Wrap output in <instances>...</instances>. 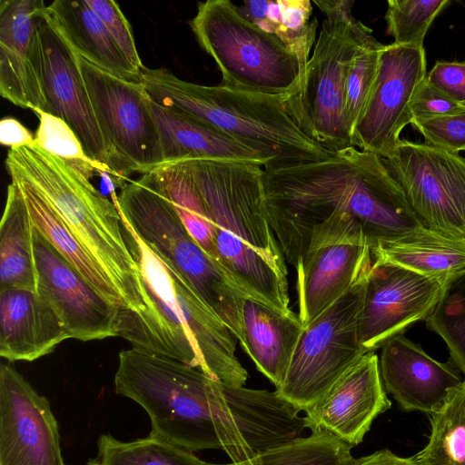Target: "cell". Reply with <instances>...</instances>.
<instances>
[{"label": "cell", "instance_id": "cell-28", "mask_svg": "<svg viewBox=\"0 0 465 465\" xmlns=\"http://www.w3.org/2000/svg\"><path fill=\"white\" fill-rule=\"evenodd\" d=\"M32 229L22 191L11 181L0 224V289L35 291Z\"/></svg>", "mask_w": 465, "mask_h": 465}, {"label": "cell", "instance_id": "cell-38", "mask_svg": "<svg viewBox=\"0 0 465 465\" xmlns=\"http://www.w3.org/2000/svg\"><path fill=\"white\" fill-rule=\"evenodd\" d=\"M86 3L104 23L125 59L140 74L144 65L139 56L131 25L118 4L112 0H86Z\"/></svg>", "mask_w": 465, "mask_h": 465}, {"label": "cell", "instance_id": "cell-29", "mask_svg": "<svg viewBox=\"0 0 465 465\" xmlns=\"http://www.w3.org/2000/svg\"><path fill=\"white\" fill-rule=\"evenodd\" d=\"M312 4L310 0H245L237 5L246 19L278 37L295 54L303 82L318 26Z\"/></svg>", "mask_w": 465, "mask_h": 465}, {"label": "cell", "instance_id": "cell-15", "mask_svg": "<svg viewBox=\"0 0 465 465\" xmlns=\"http://www.w3.org/2000/svg\"><path fill=\"white\" fill-rule=\"evenodd\" d=\"M426 65L423 46L383 45L374 85L351 134L352 146L380 157L396 147L401 131L411 124L410 104L427 76Z\"/></svg>", "mask_w": 465, "mask_h": 465}, {"label": "cell", "instance_id": "cell-43", "mask_svg": "<svg viewBox=\"0 0 465 465\" xmlns=\"http://www.w3.org/2000/svg\"><path fill=\"white\" fill-rule=\"evenodd\" d=\"M346 465H418L411 458L396 455L388 449L377 450L370 455L361 458H352Z\"/></svg>", "mask_w": 465, "mask_h": 465}, {"label": "cell", "instance_id": "cell-3", "mask_svg": "<svg viewBox=\"0 0 465 465\" xmlns=\"http://www.w3.org/2000/svg\"><path fill=\"white\" fill-rule=\"evenodd\" d=\"M119 213L137 264L143 306L137 311L120 307L118 336L132 347L197 368L221 382L243 386L248 372L235 355L233 334Z\"/></svg>", "mask_w": 465, "mask_h": 465}, {"label": "cell", "instance_id": "cell-27", "mask_svg": "<svg viewBox=\"0 0 465 465\" xmlns=\"http://www.w3.org/2000/svg\"><path fill=\"white\" fill-rule=\"evenodd\" d=\"M24 195L32 224L36 227L65 260L103 296L124 307L119 293L100 265L80 243L47 200L25 179L9 172Z\"/></svg>", "mask_w": 465, "mask_h": 465}, {"label": "cell", "instance_id": "cell-11", "mask_svg": "<svg viewBox=\"0 0 465 465\" xmlns=\"http://www.w3.org/2000/svg\"><path fill=\"white\" fill-rule=\"evenodd\" d=\"M372 262L368 238L351 215L334 213L315 225L295 265L298 316L303 327L364 281Z\"/></svg>", "mask_w": 465, "mask_h": 465}, {"label": "cell", "instance_id": "cell-7", "mask_svg": "<svg viewBox=\"0 0 465 465\" xmlns=\"http://www.w3.org/2000/svg\"><path fill=\"white\" fill-rule=\"evenodd\" d=\"M111 199L134 232L173 268L197 295L242 341L244 295L188 232L151 173L127 181Z\"/></svg>", "mask_w": 465, "mask_h": 465}, {"label": "cell", "instance_id": "cell-4", "mask_svg": "<svg viewBox=\"0 0 465 465\" xmlns=\"http://www.w3.org/2000/svg\"><path fill=\"white\" fill-rule=\"evenodd\" d=\"M188 170L214 224L215 262L245 298L290 312L286 259L270 223L264 168L193 160Z\"/></svg>", "mask_w": 465, "mask_h": 465}, {"label": "cell", "instance_id": "cell-25", "mask_svg": "<svg viewBox=\"0 0 465 465\" xmlns=\"http://www.w3.org/2000/svg\"><path fill=\"white\" fill-rule=\"evenodd\" d=\"M44 14L72 49L94 66L128 81L137 74L86 0H55Z\"/></svg>", "mask_w": 465, "mask_h": 465}, {"label": "cell", "instance_id": "cell-34", "mask_svg": "<svg viewBox=\"0 0 465 465\" xmlns=\"http://www.w3.org/2000/svg\"><path fill=\"white\" fill-rule=\"evenodd\" d=\"M425 322L445 341L451 361L465 375V270L445 280Z\"/></svg>", "mask_w": 465, "mask_h": 465}, {"label": "cell", "instance_id": "cell-41", "mask_svg": "<svg viewBox=\"0 0 465 465\" xmlns=\"http://www.w3.org/2000/svg\"><path fill=\"white\" fill-rule=\"evenodd\" d=\"M426 80L465 106V61H437L427 74Z\"/></svg>", "mask_w": 465, "mask_h": 465}, {"label": "cell", "instance_id": "cell-8", "mask_svg": "<svg viewBox=\"0 0 465 465\" xmlns=\"http://www.w3.org/2000/svg\"><path fill=\"white\" fill-rule=\"evenodd\" d=\"M190 26L220 70L222 85L272 96L301 93L303 76L295 54L246 19L232 1L198 4Z\"/></svg>", "mask_w": 465, "mask_h": 465}, {"label": "cell", "instance_id": "cell-42", "mask_svg": "<svg viewBox=\"0 0 465 465\" xmlns=\"http://www.w3.org/2000/svg\"><path fill=\"white\" fill-rule=\"evenodd\" d=\"M0 143L11 148L34 145L35 136L18 120L5 117L0 122Z\"/></svg>", "mask_w": 465, "mask_h": 465}, {"label": "cell", "instance_id": "cell-39", "mask_svg": "<svg viewBox=\"0 0 465 465\" xmlns=\"http://www.w3.org/2000/svg\"><path fill=\"white\" fill-rule=\"evenodd\" d=\"M411 124L423 135L425 143L458 153L465 151V109L461 112Z\"/></svg>", "mask_w": 465, "mask_h": 465}, {"label": "cell", "instance_id": "cell-40", "mask_svg": "<svg viewBox=\"0 0 465 465\" xmlns=\"http://www.w3.org/2000/svg\"><path fill=\"white\" fill-rule=\"evenodd\" d=\"M410 109L413 123L453 114L463 111L465 106L453 101L425 78L416 88Z\"/></svg>", "mask_w": 465, "mask_h": 465}, {"label": "cell", "instance_id": "cell-13", "mask_svg": "<svg viewBox=\"0 0 465 465\" xmlns=\"http://www.w3.org/2000/svg\"><path fill=\"white\" fill-rule=\"evenodd\" d=\"M77 58L96 120L124 175L128 179L132 173L144 174L161 166L159 136L143 84Z\"/></svg>", "mask_w": 465, "mask_h": 465}, {"label": "cell", "instance_id": "cell-17", "mask_svg": "<svg viewBox=\"0 0 465 465\" xmlns=\"http://www.w3.org/2000/svg\"><path fill=\"white\" fill-rule=\"evenodd\" d=\"M36 292L56 312L70 338L118 336L120 306L96 291L33 225Z\"/></svg>", "mask_w": 465, "mask_h": 465}, {"label": "cell", "instance_id": "cell-37", "mask_svg": "<svg viewBox=\"0 0 465 465\" xmlns=\"http://www.w3.org/2000/svg\"><path fill=\"white\" fill-rule=\"evenodd\" d=\"M449 4L448 0H389L386 33L395 44L423 46L429 27Z\"/></svg>", "mask_w": 465, "mask_h": 465}, {"label": "cell", "instance_id": "cell-30", "mask_svg": "<svg viewBox=\"0 0 465 465\" xmlns=\"http://www.w3.org/2000/svg\"><path fill=\"white\" fill-rule=\"evenodd\" d=\"M150 173L188 232L215 262L214 224L186 167L176 163Z\"/></svg>", "mask_w": 465, "mask_h": 465}, {"label": "cell", "instance_id": "cell-1", "mask_svg": "<svg viewBox=\"0 0 465 465\" xmlns=\"http://www.w3.org/2000/svg\"><path fill=\"white\" fill-rule=\"evenodd\" d=\"M114 391L147 412L150 435L193 452L220 450L232 462L296 440L305 429L301 411L276 391L232 386L134 347L119 353Z\"/></svg>", "mask_w": 465, "mask_h": 465}, {"label": "cell", "instance_id": "cell-23", "mask_svg": "<svg viewBox=\"0 0 465 465\" xmlns=\"http://www.w3.org/2000/svg\"><path fill=\"white\" fill-rule=\"evenodd\" d=\"M70 339L62 320L36 291L0 289V355L33 361Z\"/></svg>", "mask_w": 465, "mask_h": 465}, {"label": "cell", "instance_id": "cell-12", "mask_svg": "<svg viewBox=\"0 0 465 465\" xmlns=\"http://www.w3.org/2000/svg\"><path fill=\"white\" fill-rule=\"evenodd\" d=\"M44 10L36 23L33 63L46 103L45 113L65 122L77 135L87 156L105 167L114 184L121 188L128 179L102 134L77 54L45 17Z\"/></svg>", "mask_w": 465, "mask_h": 465}, {"label": "cell", "instance_id": "cell-14", "mask_svg": "<svg viewBox=\"0 0 465 465\" xmlns=\"http://www.w3.org/2000/svg\"><path fill=\"white\" fill-rule=\"evenodd\" d=\"M381 159L425 226L465 235L464 157L401 139Z\"/></svg>", "mask_w": 465, "mask_h": 465}, {"label": "cell", "instance_id": "cell-6", "mask_svg": "<svg viewBox=\"0 0 465 465\" xmlns=\"http://www.w3.org/2000/svg\"><path fill=\"white\" fill-rule=\"evenodd\" d=\"M6 169L30 183L53 206L108 277L124 308L137 311L143 295L137 264L113 201L90 178L36 143L11 148Z\"/></svg>", "mask_w": 465, "mask_h": 465}, {"label": "cell", "instance_id": "cell-18", "mask_svg": "<svg viewBox=\"0 0 465 465\" xmlns=\"http://www.w3.org/2000/svg\"><path fill=\"white\" fill-rule=\"evenodd\" d=\"M0 465H65L48 400L5 363L0 367Z\"/></svg>", "mask_w": 465, "mask_h": 465}, {"label": "cell", "instance_id": "cell-31", "mask_svg": "<svg viewBox=\"0 0 465 465\" xmlns=\"http://www.w3.org/2000/svg\"><path fill=\"white\" fill-rule=\"evenodd\" d=\"M427 445L412 457L418 465H465V378L430 414Z\"/></svg>", "mask_w": 465, "mask_h": 465}, {"label": "cell", "instance_id": "cell-2", "mask_svg": "<svg viewBox=\"0 0 465 465\" xmlns=\"http://www.w3.org/2000/svg\"><path fill=\"white\" fill-rule=\"evenodd\" d=\"M267 210L295 266L312 228L334 213L354 217L371 248L424 225L381 157L350 146L324 159L264 166Z\"/></svg>", "mask_w": 465, "mask_h": 465}, {"label": "cell", "instance_id": "cell-26", "mask_svg": "<svg viewBox=\"0 0 465 465\" xmlns=\"http://www.w3.org/2000/svg\"><path fill=\"white\" fill-rule=\"evenodd\" d=\"M372 260L445 282L465 270V235L422 225L371 247Z\"/></svg>", "mask_w": 465, "mask_h": 465}, {"label": "cell", "instance_id": "cell-36", "mask_svg": "<svg viewBox=\"0 0 465 465\" xmlns=\"http://www.w3.org/2000/svg\"><path fill=\"white\" fill-rule=\"evenodd\" d=\"M383 45L371 35L351 60L345 88V118L351 139L374 85Z\"/></svg>", "mask_w": 465, "mask_h": 465}, {"label": "cell", "instance_id": "cell-5", "mask_svg": "<svg viewBox=\"0 0 465 465\" xmlns=\"http://www.w3.org/2000/svg\"><path fill=\"white\" fill-rule=\"evenodd\" d=\"M139 81L164 107L207 123L272 159L287 164L324 159L332 153L305 131L296 95L272 96L178 78L166 68H147Z\"/></svg>", "mask_w": 465, "mask_h": 465}, {"label": "cell", "instance_id": "cell-9", "mask_svg": "<svg viewBox=\"0 0 465 465\" xmlns=\"http://www.w3.org/2000/svg\"><path fill=\"white\" fill-rule=\"evenodd\" d=\"M313 3L326 18L307 63L297 99L307 134L334 153L352 146L345 118L346 82L351 60L371 31L353 17L351 0Z\"/></svg>", "mask_w": 465, "mask_h": 465}, {"label": "cell", "instance_id": "cell-22", "mask_svg": "<svg viewBox=\"0 0 465 465\" xmlns=\"http://www.w3.org/2000/svg\"><path fill=\"white\" fill-rule=\"evenodd\" d=\"M147 105L155 124L163 163L185 161H232L266 166L272 159L218 128L153 100Z\"/></svg>", "mask_w": 465, "mask_h": 465}, {"label": "cell", "instance_id": "cell-20", "mask_svg": "<svg viewBox=\"0 0 465 465\" xmlns=\"http://www.w3.org/2000/svg\"><path fill=\"white\" fill-rule=\"evenodd\" d=\"M381 349L379 367L384 388L406 411L430 414L463 381L451 360L433 359L404 334Z\"/></svg>", "mask_w": 465, "mask_h": 465}, {"label": "cell", "instance_id": "cell-16", "mask_svg": "<svg viewBox=\"0 0 465 465\" xmlns=\"http://www.w3.org/2000/svg\"><path fill=\"white\" fill-rule=\"evenodd\" d=\"M443 281L391 263L372 262L364 282L359 340L375 352L431 313Z\"/></svg>", "mask_w": 465, "mask_h": 465}, {"label": "cell", "instance_id": "cell-21", "mask_svg": "<svg viewBox=\"0 0 465 465\" xmlns=\"http://www.w3.org/2000/svg\"><path fill=\"white\" fill-rule=\"evenodd\" d=\"M40 0H2L0 4V94L24 109L45 112L46 103L33 63Z\"/></svg>", "mask_w": 465, "mask_h": 465}, {"label": "cell", "instance_id": "cell-10", "mask_svg": "<svg viewBox=\"0 0 465 465\" xmlns=\"http://www.w3.org/2000/svg\"><path fill=\"white\" fill-rule=\"evenodd\" d=\"M366 279V278H365ZM364 281L304 328L277 394L300 411L317 401L364 354L358 320Z\"/></svg>", "mask_w": 465, "mask_h": 465}, {"label": "cell", "instance_id": "cell-33", "mask_svg": "<svg viewBox=\"0 0 465 465\" xmlns=\"http://www.w3.org/2000/svg\"><path fill=\"white\" fill-rule=\"evenodd\" d=\"M351 446L326 433H312L241 462L209 465H346Z\"/></svg>", "mask_w": 465, "mask_h": 465}, {"label": "cell", "instance_id": "cell-32", "mask_svg": "<svg viewBox=\"0 0 465 465\" xmlns=\"http://www.w3.org/2000/svg\"><path fill=\"white\" fill-rule=\"evenodd\" d=\"M86 465H208V462L191 450L150 434L132 441L102 434L97 440V453Z\"/></svg>", "mask_w": 465, "mask_h": 465}, {"label": "cell", "instance_id": "cell-19", "mask_svg": "<svg viewBox=\"0 0 465 465\" xmlns=\"http://www.w3.org/2000/svg\"><path fill=\"white\" fill-rule=\"evenodd\" d=\"M391 406L375 352L364 354L331 388L304 411L305 428L326 433L353 447L373 420Z\"/></svg>", "mask_w": 465, "mask_h": 465}, {"label": "cell", "instance_id": "cell-24", "mask_svg": "<svg viewBox=\"0 0 465 465\" xmlns=\"http://www.w3.org/2000/svg\"><path fill=\"white\" fill-rule=\"evenodd\" d=\"M304 327L292 311L283 312L245 298L242 348L278 389L284 381Z\"/></svg>", "mask_w": 465, "mask_h": 465}, {"label": "cell", "instance_id": "cell-35", "mask_svg": "<svg viewBox=\"0 0 465 465\" xmlns=\"http://www.w3.org/2000/svg\"><path fill=\"white\" fill-rule=\"evenodd\" d=\"M35 114L39 118L35 135V143L39 147L62 159L90 179L94 173L111 176L105 167L87 156L77 135L65 122L45 112L37 111Z\"/></svg>", "mask_w": 465, "mask_h": 465}]
</instances>
